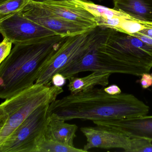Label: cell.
<instances>
[{"label":"cell","mask_w":152,"mask_h":152,"mask_svg":"<svg viewBox=\"0 0 152 152\" xmlns=\"http://www.w3.org/2000/svg\"><path fill=\"white\" fill-rule=\"evenodd\" d=\"M80 131L86 139V144L83 149L85 152L97 148L122 149L128 152L130 148L131 138L114 129L96 126L82 127Z\"/></svg>","instance_id":"cell-9"},{"label":"cell","mask_w":152,"mask_h":152,"mask_svg":"<svg viewBox=\"0 0 152 152\" xmlns=\"http://www.w3.org/2000/svg\"><path fill=\"white\" fill-rule=\"evenodd\" d=\"M40 3L54 15L63 19L90 28L97 27L94 16L73 0L49 1Z\"/></svg>","instance_id":"cell-11"},{"label":"cell","mask_w":152,"mask_h":152,"mask_svg":"<svg viewBox=\"0 0 152 152\" xmlns=\"http://www.w3.org/2000/svg\"><path fill=\"white\" fill-rule=\"evenodd\" d=\"M111 75V74L109 72L94 71L82 77L74 76L68 79L69 90L70 94H76L90 90L97 86L104 87L109 84Z\"/></svg>","instance_id":"cell-14"},{"label":"cell","mask_w":152,"mask_h":152,"mask_svg":"<svg viewBox=\"0 0 152 152\" xmlns=\"http://www.w3.org/2000/svg\"><path fill=\"white\" fill-rule=\"evenodd\" d=\"M30 1H32L35 2L43 3L47 1H63V0H30Z\"/></svg>","instance_id":"cell-25"},{"label":"cell","mask_w":152,"mask_h":152,"mask_svg":"<svg viewBox=\"0 0 152 152\" xmlns=\"http://www.w3.org/2000/svg\"><path fill=\"white\" fill-rule=\"evenodd\" d=\"M12 44L10 40L4 37L0 43V64L10 53Z\"/></svg>","instance_id":"cell-20"},{"label":"cell","mask_w":152,"mask_h":152,"mask_svg":"<svg viewBox=\"0 0 152 152\" xmlns=\"http://www.w3.org/2000/svg\"><path fill=\"white\" fill-rule=\"evenodd\" d=\"M142 88L144 89H147L152 86V74L149 73H145L141 76L140 80Z\"/></svg>","instance_id":"cell-22"},{"label":"cell","mask_w":152,"mask_h":152,"mask_svg":"<svg viewBox=\"0 0 152 152\" xmlns=\"http://www.w3.org/2000/svg\"><path fill=\"white\" fill-rule=\"evenodd\" d=\"M63 92L62 87L34 84L6 99L0 104L7 117L6 123L0 131V146L35 109L42 104L51 103Z\"/></svg>","instance_id":"cell-3"},{"label":"cell","mask_w":152,"mask_h":152,"mask_svg":"<svg viewBox=\"0 0 152 152\" xmlns=\"http://www.w3.org/2000/svg\"><path fill=\"white\" fill-rule=\"evenodd\" d=\"M30 1V0H8L1 4L0 17L20 11Z\"/></svg>","instance_id":"cell-18"},{"label":"cell","mask_w":152,"mask_h":152,"mask_svg":"<svg viewBox=\"0 0 152 152\" xmlns=\"http://www.w3.org/2000/svg\"><path fill=\"white\" fill-rule=\"evenodd\" d=\"M104 90L105 93L111 95L120 94L121 93V90L118 85L113 84L107 87H104Z\"/></svg>","instance_id":"cell-23"},{"label":"cell","mask_w":152,"mask_h":152,"mask_svg":"<svg viewBox=\"0 0 152 152\" xmlns=\"http://www.w3.org/2000/svg\"><path fill=\"white\" fill-rule=\"evenodd\" d=\"M151 26L152 23L140 21L129 16L123 18L116 30L128 35H133Z\"/></svg>","instance_id":"cell-17"},{"label":"cell","mask_w":152,"mask_h":152,"mask_svg":"<svg viewBox=\"0 0 152 152\" xmlns=\"http://www.w3.org/2000/svg\"><path fill=\"white\" fill-rule=\"evenodd\" d=\"M150 108L130 94L111 95L104 88H94L70 94L50 104L49 114L55 113L64 120H110L147 115Z\"/></svg>","instance_id":"cell-1"},{"label":"cell","mask_w":152,"mask_h":152,"mask_svg":"<svg viewBox=\"0 0 152 152\" xmlns=\"http://www.w3.org/2000/svg\"><path fill=\"white\" fill-rule=\"evenodd\" d=\"M93 122L96 126L114 129L130 138L139 137L152 141V116Z\"/></svg>","instance_id":"cell-10"},{"label":"cell","mask_w":152,"mask_h":152,"mask_svg":"<svg viewBox=\"0 0 152 152\" xmlns=\"http://www.w3.org/2000/svg\"><path fill=\"white\" fill-rule=\"evenodd\" d=\"M67 79L62 74L57 73L53 76L51 79V84L53 85L58 87H62L66 84Z\"/></svg>","instance_id":"cell-21"},{"label":"cell","mask_w":152,"mask_h":152,"mask_svg":"<svg viewBox=\"0 0 152 152\" xmlns=\"http://www.w3.org/2000/svg\"><path fill=\"white\" fill-rule=\"evenodd\" d=\"M114 9L132 18L152 23V0H116Z\"/></svg>","instance_id":"cell-13"},{"label":"cell","mask_w":152,"mask_h":152,"mask_svg":"<svg viewBox=\"0 0 152 152\" xmlns=\"http://www.w3.org/2000/svg\"><path fill=\"white\" fill-rule=\"evenodd\" d=\"M18 12L23 17L62 37L76 35L93 29L61 18L48 10L40 3L30 1Z\"/></svg>","instance_id":"cell-8"},{"label":"cell","mask_w":152,"mask_h":152,"mask_svg":"<svg viewBox=\"0 0 152 152\" xmlns=\"http://www.w3.org/2000/svg\"><path fill=\"white\" fill-rule=\"evenodd\" d=\"M81 5L95 17L113 18L114 17H126L128 15L124 12L114 9H110L105 6L95 4L86 0H73Z\"/></svg>","instance_id":"cell-15"},{"label":"cell","mask_w":152,"mask_h":152,"mask_svg":"<svg viewBox=\"0 0 152 152\" xmlns=\"http://www.w3.org/2000/svg\"><path fill=\"white\" fill-rule=\"evenodd\" d=\"M152 141L139 137L131 138L128 152H152Z\"/></svg>","instance_id":"cell-19"},{"label":"cell","mask_w":152,"mask_h":152,"mask_svg":"<svg viewBox=\"0 0 152 152\" xmlns=\"http://www.w3.org/2000/svg\"><path fill=\"white\" fill-rule=\"evenodd\" d=\"M50 104H42L30 113L0 146V152H34L44 132Z\"/></svg>","instance_id":"cell-6"},{"label":"cell","mask_w":152,"mask_h":152,"mask_svg":"<svg viewBox=\"0 0 152 152\" xmlns=\"http://www.w3.org/2000/svg\"><path fill=\"white\" fill-rule=\"evenodd\" d=\"M7 117L1 108L0 107V131L6 123Z\"/></svg>","instance_id":"cell-24"},{"label":"cell","mask_w":152,"mask_h":152,"mask_svg":"<svg viewBox=\"0 0 152 152\" xmlns=\"http://www.w3.org/2000/svg\"><path fill=\"white\" fill-rule=\"evenodd\" d=\"M55 113L49 114L44 132L45 137L64 145L75 147L77 126L66 122Z\"/></svg>","instance_id":"cell-12"},{"label":"cell","mask_w":152,"mask_h":152,"mask_svg":"<svg viewBox=\"0 0 152 152\" xmlns=\"http://www.w3.org/2000/svg\"><path fill=\"white\" fill-rule=\"evenodd\" d=\"M66 37L54 35L15 45L0 64V99H9L33 85L44 63Z\"/></svg>","instance_id":"cell-2"},{"label":"cell","mask_w":152,"mask_h":152,"mask_svg":"<svg viewBox=\"0 0 152 152\" xmlns=\"http://www.w3.org/2000/svg\"><path fill=\"white\" fill-rule=\"evenodd\" d=\"M34 152H85L83 149L64 145L45 137L44 134L37 141Z\"/></svg>","instance_id":"cell-16"},{"label":"cell","mask_w":152,"mask_h":152,"mask_svg":"<svg viewBox=\"0 0 152 152\" xmlns=\"http://www.w3.org/2000/svg\"><path fill=\"white\" fill-rule=\"evenodd\" d=\"M104 48L119 62L122 74L141 76L152 68V45L135 36L112 29Z\"/></svg>","instance_id":"cell-4"},{"label":"cell","mask_w":152,"mask_h":152,"mask_svg":"<svg viewBox=\"0 0 152 152\" xmlns=\"http://www.w3.org/2000/svg\"><path fill=\"white\" fill-rule=\"evenodd\" d=\"M0 34L14 45L57 35L18 12L0 17Z\"/></svg>","instance_id":"cell-7"},{"label":"cell","mask_w":152,"mask_h":152,"mask_svg":"<svg viewBox=\"0 0 152 152\" xmlns=\"http://www.w3.org/2000/svg\"><path fill=\"white\" fill-rule=\"evenodd\" d=\"M103 29L97 26L85 33L66 37L44 63L35 84L51 86L53 76L88 51Z\"/></svg>","instance_id":"cell-5"},{"label":"cell","mask_w":152,"mask_h":152,"mask_svg":"<svg viewBox=\"0 0 152 152\" xmlns=\"http://www.w3.org/2000/svg\"><path fill=\"white\" fill-rule=\"evenodd\" d=\"M7 1H8V0H0V4Z\"/></svg>","instance_id":"cell-26"},{"label":"cell","mask_w":152,"mask_h":152,"mask_svg":"<svg viewBox=\"0 0 152 152\" xmlns=\"http://www.w3.org/2000/svg\"><path fill=\"white\" fill-rule=\"evenodd\" d=\"M99 1H102V0H99ZM113 1H116V0H113Z\"/></svg>","instance_id":"cell-27"}]
</instances>
